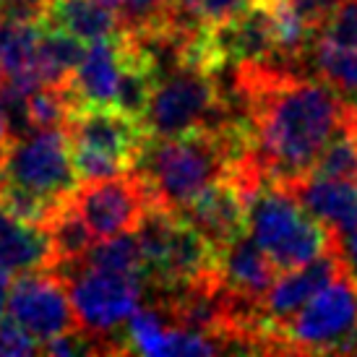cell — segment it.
I'll return each instance as SVG.
<instances>
[{
    "label": "cell",
    "mask_w": 357,
    "mask_h": 357,
    "mask_svg": "<svg viewBox=\"0 0 357 357\" xmlns=\"http://www.w3.org/2000/svg\"><path fill=\"white\" fill-rule=\"evenodd\" d=\"M227 94L245 120L258 169L284 183L310 172L349 105L324 79L274 58L235 66Z\"/></svg>",
    "instance_id": "obj_1"
},
{
    "label": "cell",
    "mask_w": 357,
    "mask_h": 357,
    "mask_svg": "<svg viewBox=\"0 0 357 357\" xmlns=\"http://www.w3.org/2000/svg\"><path fill=\"white\" fill-rule=\"evenodd\" d=\"M248 157V128L243 115H235L219 128L190 130L183 136H149L130 169L149 193V206L180 211Z\"/></svg>",
    "instance_id": "obj_2"
},
{
    "label": "cell",
    "mask_w": 357,
    "mask_h": 357,
    "mask_svg": "<svg viewBox=\"0 0 357 357\" xmlns=\"http://www.w3.org/2000/svg\"><path fill=\"white\" fill-rule=\"evenodd\" d=\"M245 232L279 274L337 245V238L300 204L295 190L274 178H261L245 190Z\"/></svg>",
    "instance_id": "obj_3"
},
{
    "label": "cell",
    "mask_w": 357,
    "mask_h": 357,
    "mask_svg": "<svg viewBox=\"0 0 357 357\" xmlns=\"http://www.w3.org/2000/svg\"><path fill=\"white\" fill-rule=\"evenodd\" d=\"M264 352L357 355V282L342 271L298 313L264 334Z\"/></svg>",
    "instance_id": "obj_4"
},
{
    "label": "cell",
    "mask_w": 357,
    "mask_h": 357,
    "mask_svg": "<svg viewBox=\"0 0 357 357\" xmlns=\"http://www.w3.org/2000/svg\"><path fill=\"white\" fill-rule=\"evenodd\" d=\"M235 115L238 109L214 70L180 63L157 76L144 126L149 136H183L190 130L219 128Z\"/></svg>",
    "instance_id": "obj_5"
},
{
    "label": "cell",
    "mask_w": 357,
    "mask_h": 357,
    "mask_svg": "<svg viewBox=\"0 0 357 357\" xmlns=\"http://www.w3.org/2000/svg\"><path fill=\"white\" fill-rule=\"evenodd\" d=\"M52 271L68 284L76 324L89 334L118 344L120 352H128L126 337H120L118 331L126 328L128 318L139 310L146 282L130 274L86 266L84 261L58 264L52 266Z\"/></svg>",
    "instance_id": "obj_6"
},
{
    "label": "cell",
    "mask_w": 357,
    "mask_h": 357,
    "mask_svg": "<svg viewBox=\"0 0 357 357\" xmlns=\"http://www.w3.org/2000/svg\"><path fill=\"white\" fill-rule=\"evenodd\" d=\"M0 180L60 204L79 185L66 128H37L10 141L0 157Z\"/></svg>",
    "instance_id": "obj_7"
},
{
    "label": "cell",
    "mask_w": 357,
    "mask_h": 357,
    "mask_svg": "<svg viewBox=\"0 0 357 357\" xmlns=\"http://www.w3.org/2000/svg\"><path fill=\"white\" fill-rule=\"evenodd\" d=\"M8 318L26 328L40 344L76 328V313L70 305L68 284L52 268L19 274L8 284Z\"/></svg>",
    "instance_id": "obj_8"
},
{
    "label": "cell",
    "mask_w": 357,
    "mask_h": 357,
    "mask_svg": "<svg viewBox=\"0 0 357 357\" xmlns=\"http://www.w3.org/2000/svg\"><path fill=\"white\" fill-rule=\"evenodd\" d=\"M70 204L97 238H112L136 229L149 206V193L139 175L128 169L112 178L81 180L70 193Z\"/></svg>",
    "instance_id": "obj_9"
},
{
    "label": "cell",
    "mask_w": 357,
    "mask_h": 357,
    "mask_svg": "<svg viewBox=\"0 0 357 357\" xmlns=\"http://www.w3.org/2000/svg\"><path fill=\"white\" fill-rule=\"evenodd\" d=\"M66 130L73 149L102 154L128 169L133 167L144 141L149 139L141 120L130 118L112 105H81L70 112Z\"/></svg>",
    "instance_id": "obj_10"
},
{
    "label": "cell",
    "mask_w": 357,
    "mask_h": 357,
    "mask_svg": "<svg viewBox=\"0 0 357 357\" xmlns=\"http://www.w3.org/2000/svg\"><path fill=\"white\" fill-rule=\"evenodd\" d=\"M342 271H344V266H342V258L337 253V245L324 250L321 256L303 264V266L282 271V277L274 279V284L266 289V295L261 300V318H264L261 352H264V334L268 328L284 324L292 313H298L300 307L316 295L318 289L326 287Z\"/></svg>",
    "instance_id": "obj_11"
},
{
    "label": "cell",
    "mask_w": 357,
    "mask_h": 357,
    "mask_svg": "<svg viewBox=\"0 0 357 357\" xmlns=\"http://www.w3.org/2000/svg\"><path fill=\"white\" fill-rule=\"evenodd\" d=\"M178 214L199 229L217 253L245 235V196L232 175L214 180Z\"/></svg>",
    "instance_id": "obj_12"
},
{
    "label": "cell",
    "mask_w": 357,
    "mask_h": 357,
    "mask_svg": "<svg viewBox=\"0 0 357 357\" xmlns=\"http://www.w3.org/2000/svg\"><path fill=\"white\" fill-rule=\"evenodd\" d=\"M287 185L337 240L357 229V180L307 172Z\"/></svg>",
    "instance_id": "obj_13"
},
{
    "label": "cell",
    "mask_w": 357,
    "mask_h": 357,
    "mask_svg": "<svg viewBox=\"0 0 357 357\" xmlns=\"http://www.w3.org/2000/svg\"><path fill=\"white\" fill-rule=\"evenodd\" d=\"M219 284L235 300L261 305L266 289L279 277V268L258 248L250 235H240L217 253Z\"/></svg>",
    "instance_id": "obj_14"
},
{
    "label": "cell",
    "mask_w": 357,
    "mask_h": 357,
    "mask_svg": "<svg viewBox=\"0 0 357 357\" xmlns=\"http://www.w3.org/2000/svg\"><path fill=\"white\" fill-rule=\"evenodd\" d=\"M123 55H126L123 31L107 40L89 42L84 58L68 81V89L73 91L79 107L81 105H115L120 73H123Z\"/></svg>",
    "instance_id": "obj_15"
},
{
    "label": "cell",
    "mask_w": 357,
    "mask_h": 357,
    "mask_svg": "<svg viewBox=\"0 0 357 357\" xmlns=\"http://www.w3.org/2000/svg\"><path fill=\"white\" fill-rule=\"evenodd\" d=\"M52 266V245L45 225L26 222L0 204V271L8 277Z\"/></svg>",
    "instance_id": "obj_16"
},
{
    "label": "cell",
    "mask_w": 357,
    "mask_h": 357,
    "mask_svg": "<svg viewBox=\"0 0 357 357\" xmlns=\"http://www.w3.org/2000/svg\"><path fill=\"white\" fill-rule=\"evenodd\" d=\"M40 24L0 19V86L29 94L42 86L37 73Z\"/></svg>",
    "instance_id": "obj_17"
},
{
    "label": "cell",
    "mask_w": 357,
    "mask_h": 357,
    "mask_svg": "<svg viewBox=\"0 0 357 357\" xmlns=\"http://www.w3.org/2000/svg\"><path fill=\"white\" fill-rule=\"evenodd\" d=\"M42 26H55L79 37L81 42L107 40L123 31L118 13L107 0H50Z\"/></svg>",
    "instance_id": "obj_18"
},
{
    "label": "cell",
    "mask_w": 357,
    "mask_h": 357,
    "mask_svg": "<svg viewBox=\"0 0 357 357\" xmlns=\"http://www.w3.org/2000/svg\"><path fill=\"white\" fill-rule=\"evenodd\" d=\"M45 227H47L52 245V266L84 261L91 245L97 243V235L91 232L86 219L81 217L79 208L70 204V196L52 211V217L45 222Z\"/></svg>",
    "instance_id": "obj_19"
},
{
    "label": "cell",
    "mask_w": 357,
    "mask_h": 357,
    "mask_svg": "<svg viewBox=\"0 0 357 357\" xmlns=\"http://www.w3.org/2000/svg\"><path fill=\"white\" fill-rule=\"evenodd\" d=\"M84 42L55 26H42L37 42V73L42 84H68L84 58Z\"/></svg>",
    "instance_id": "obj_20"
},
{
    "label": "cell",
    "mask_w": 357,
    "mask_h": 357,
    "mask_svg": "<svg viewBox=\"0 0 357 357\" xmlns=\"http://www.w3.org/2000/svg\"><path fill=\"white\" fill-rule=\"evenodd\" d=\"M307 58L313 60L318 79L326 81L347 102H357V47H344L316 37Z\"/></svg>",
    "instance_id": "obj_21"
},
{
    "label": "cell",
    "mask_w": 357,
    "mask_h": 357,
    "mask_svg": "<svg viewBox=\"0 0 357 357\" xmlns=\"http://www.w3.org/2000/svg\"><path fill=\"white\" fill-rule=\"evenodd\" d=\"M102 240L105 243H100V245L94 243L91 250L86 253V258H84L86 266L144 279V258H141L139 240H136L133 232H123V235H112V238H102Z\"/></svg>",
    "instance_id": "obj_22"
},
{
    "label": "cell",
    "mask_w": 357,
    "mask_h": 357,
    "mask_svg": "<svg viewBox=\"0 0 357 357\" xmlns=\"http://www.w3.org/2000/svg\"><path fill=\"white\" fill-rule=\"evenodd\" d=\"M109 8L118 13L123 31L146 34L167 24L169 3L172 0H107Z\"/></svg>",
    "instance_id": "obj_23"
},
{
    "label": "cell",
    "mask_w": 357,
    "mask_h": 357,
    "mask_svg": "<svg viewBox=\"0 0 357 357\" xmlns=\"http://www.w3.org/2000/svg\"><path fill=\"white\" fill-rule=\"evenodd\" d=\"M253 3L256 0H172V13L199 26H214L248 10Z\"/></svg>",
    "instance_id": "obj_24"
},
{
    "label": "cell",
    "mask_w": 357,
    "mask_h": 357,
    "mask_svg": "<svg viewBox=\"0 0 357 357\" xmlns=\"http://www.w3.org/2000/svg\"><path fill=\"white\" fill-rule=\"evenodd\" d=\"M318 37L334 45L357 47V0H339L318 29Z\"/></svg>",
    "instance_id": "obj_25"
},
{
    "label": "cell",
    "mask_w": 357,
    "mask_h": 357,
    "mask_svg": "<svg viewBox=\"0 0 357 357\" xmlns=\"http://www.w3.org/2000/svg\"><path fill=\"white\" fill-rule=\"evenodd\" d=\"M42 352V344L10 318H0V357H26Z\"/></svg>",
    "instance_id": "obj_26"
},
{
    "label": "cell",
    "mask_w": 357,
    "mask_h": 357,
    "mask_svg": "<svg viewBox=\"0 0 357 357\" xmlns=\"http://www.w3.org/2000/svg\"><path fill=\"white\" fill-rule=\"evenodd\" d=\"M47 8H50V0H0V19L42 26Z\"/></svg>",
    "instance_id": "obj_27"
},
{
    "label": "cell",
    "mask_w": 357,
    "mask_h": 357,
    "mask_svg": "<svg viewBox=\"0 0 357 357\" xmlns=\"http://www.w3.org/2000/svg\"><path fill=\"white\" fill-rule=\"evenodd\" d=\"M287 3L305 19V24H310V26L318 31L324 26L326 16L331 13V8L337 6L339 0H287Z\"/></svg>",
    "instance_id": "obj_28"
},
{
    "label": "cell",
    "mask_w": 357,
    "mask_h": 357,
    "mask_svg": "<svg viewBox=\"0 0 357 357\" xmlns=\"http://www.w3.org/2000/svg\"><path fill=\"white\" fill-rule=\"evenodd\" d=\"M337 253H339V258H342L344 271L357 282V229H352L349 235L337 240Z\"/></svg>",
    "instance_id": "obj_29"
},
{
    "label": "cell",
    "mask_w": 357,
    "mask_h": 357,
    "mask_svg": "<svg viewBox=\"0 0 357 357\" xmlns=\"http://www.w3.org/2000/svg\"><path fill=\"white\" fill-rule=\"evenodd\" d=\"M13 139H16V133H13V126H10V120H8V112L0 105V157L6 154V149L10 146Z\"/></svg>",
    "instance_id": "obj_30"
},
{
    "label": "cell",
    "mask_w": 357,
    "mask_h": 357,
    "mask_svg": "<svg viewBox=\"0 0 357 357\" xmlns=\"http://www.w3.org/2000/svg\"><path fill=\"white\" fill-rule=\"evenodd\" d=\"M8 284H10V277L0 271V318L6 313V303H8Z\"/></svg>",
    "instance_id": "obj_31"
},
{
    "label": "cell",
    "mask_w": 357,
    "mask_h": 357,
    "mask_svg": "<svg viewBox=\"0 0 357 357\" xmlns=\"http://www.w3.org/2000/svg\"><path fill=\"white\" fill-rule=\"evenodd\" d=\"M355 105H357V102H355Z\"/></svg>",
    "instance_id": "obj_32"
}]
</instances>
